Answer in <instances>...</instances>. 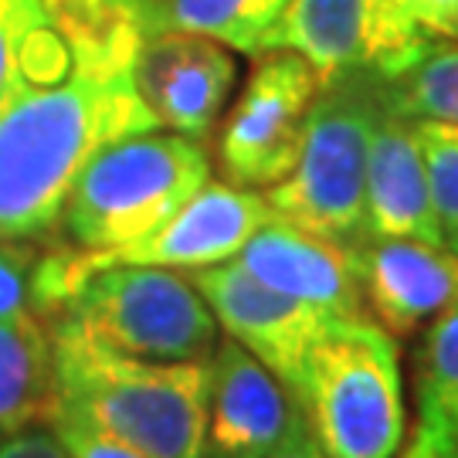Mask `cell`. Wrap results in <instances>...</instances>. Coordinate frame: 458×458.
Returning <instances> with one entry per match:
<instances>
[{
  "label": "cell",
  "instance_id": "cell-1",
  "mask_svg": "<svg viewBox=\"0 0 458 458\" xmlns=\"http://www.w3.org/2000/svg\"><path fill=\"white\" fill-rule=\"evenodd\" d=\"M149 34L143 0H96L72 65L0 113V238L58 225L82 170L132 132L164 130L136 82Z\"/></svg>",
  "mask_w": 458,
  "mask_h": 458
},
{
  "label": "cell",
  "instance_id": "cell-2",
  "mask_svg": "<svg viewBox=\"0 0 458 458\" xmlns=\"http://www.w3.org/2000/svg\"><path fill=\"white\" fill-rule=\"evenodd\" d=\"M51 414L98 428L153 458H204L211 360L130 357L65 316L51 329Z\"/></svg>",
  "mask_w": 458,
  "mask_h": 458
},
{
  "label": "cell",
  "instance_id": "cell-3",
  "mask_svg": "<svg viewBox=\"0 0 458 458\" xmlns=\"http://www.w3.org/2000/svg\"><path fill=\"white\" fill-rule=\"evenodd\" d=\"M327 458H394L404 438L397 350L367 316H333L295 391Z\"/></svg>",
  "mask_w": 458,
  "mask_h": 458
},
{
  "label": "cell",
  "instance_id": "cell-4",
  "mask_svg": "<svg viewBox=\"0 0 458 458\" xmlns=\"http://www.w3.org/2000/svg\"><path fill=\"white\" fill-rule=\"evenodd\" d=\"M380 106L377 75L319 82L295 166L265 194L276 217L357 245L367 234V153Z\"/></svg>",
  "mask_w": 458,
  "mask_h": 458
},
{
  "label": "cell",
  "instance_id": "cell-5",
  "mask_svg": "<svg viewBox=\"0 0 458 458\" xmlns=\"http://www.w3.org/2000/svg\"><path fill=\"white\" fill-rule=\"evenodd\" d=\"M211 181L208 153L181 132H132L82 170L65 200V228L85 251H109L166 225Z\"/></svg>",
  "mask_w": 458,
  "mask_h": 458
},
{
  "label": "cell",
  "instance_id": "cell-6",
  "mask_svg": "<svg viewBox=\"0 0 458 458\" xmlns=\"http://www.w3.org/2000/svg\"><path fill=\"white\" fill-rule=\"evenodd\" d=\"M58 316L143 360L208 363L217 350V319L194 282L153 265L85 272L72 282Z\"/></svg>",
  "mask_w": 458,
  "mask_h": 458
},
{
  "label": "cell",
  "instance_id": "cell-7",
  "mask_svg": "<svg viewBox=\"0 0 458 458\" xmlns=\"http://www.w3.org/2000/svg\"><path fill=\"white\" fill-rule=\"evenodd\" d=\"M272 217L268 200L238 183H204L166 225L147 238L109 251H58L34 265L31 306L58 312L72 282L106 265H153V268H204L231 262L245 242Z\"/></svg>",
  "mask_w": 458,
  "mask_h": 458
},
{
  "label": "cell",
  "instance_id": "cell-8",
  "mask_svg": "<svg viewBox=\"0 0 458 458\" xmlns=\"http://www.w3.org/2000/svg\"><path fill=\"white\" fill-rule=\"evenodd\" d=\"M431 34L418 28L397 0H289L265 51H295L319 82L346 75L394 79L411 68Z\"/></svg>",
  "mask_w": 458,
  "mask_h": 458
},
{
  "label": "cell",
  "instance_id": "cell-9",
  "mask_svg": "<svg viewBox=\"0 0 458 458\" xmlns=\"http://www.w3.org/2000/svg\"><path fill=\"white\" fill-rule=\"evenodd\" d=\"M268 55V51H265ZM319 79L295 51L268 55L221 130L217 157L238 187H272L295 166Z\"/></svg>",
  "mask_w": 458,
  "mask_h": 458
},
{
  "label": "cell",
  "instance_id": "cell-10",
  "mask_svg": "<svg viewBox=\"0 0 458 458\" xmlns=\"http://www.w3.org/2000/svg\"><path fill=\"white\" fill-rule=\"evenodd\" d=\"M191 282L231 340L265 363L289 391H299L306 357L329 327L333 312L265 285L234 259L194 268Z\"/></svg>",
  "mask_w": 458,
  "mask_h": 458
},
{
  "label": "cell",
  "instance_id": "cell-11",
  "mask_svg": "<svg viewBox=\"0 0 458 458\" xmlns=\"http://www.w3.org/2000/svg\"><path fill=\"white\" fill-rule=\"evenodd\" d=\"M136 82L160 126L200 140L225 109L234 85V58L221 41L164 28L147 34L136 62Z\"/></svg>",
  "mask_w": 458,
  "mask_h": 458
},
{
  "label": "cell",
  "instance_id": "cell-12",
  "mask_svg": "<svg viewBox=\"0 0 458 458\" xmlns=\"http://www.w3.org/2000/svg\"><path fill=\"white\" fill-rule=\"evenodd\" d=\"M293 411L282 380L265 363L231 336L217 344L211 357L204 458H272Z\"/></svg>",
  "mask_w": 458,
  "mask_h": 458
},
{
  "label": "cell",
  "instance_id": "cell-13",
  "mask_svg": "<svg viewBox=\"0 0 458 458\" xmlns=\"http://www.w3.org/2000/svg\"><path fill=\"white\" fill-rule=\"evenodd\" d=\"M360 289L384 329L411 333L458 306V251L414 238L363 234L350 245Z\"/></svg>",
  "mask_w": 458,
  "mask_h": 458
},
{
  "label": "cell",
  "instance_id": "cell-14",
  "mask_svg": "<svg viewBox=\"0 0 458 458\" xmlns=\"http://www.w3.org/2000/svg\"><path fill=\"white\" fill-rule=\"evenodd\" d=\"M234 262L293 299L333 316H360L363 289L350 245L319 238L272 214L234 255Z\"/></svg>",
  "mask_w": 458,
  "mask_h": 458
},
{
  "label": "cell",
  "instance_id": "cell-15",
  "mask_svg": "<svg viewBox=\"0 0 458 458\" xmlns=\"http://www.w3.org/2000/svg\"><path fill=\"white\" fill-rule=\"evenodd\" d=\"M367 234L445 245L418 123L394 113L380 96L367 153Z\"/></svg>",
  "mask_w": 458,
  "mask_h": 458
},
{
  "label": "cell",
  "instance_id": "cell-16",
  "mask_svg": "<svg viewBox=\"0 0 458 458\" xmlns=\"http://www.w3.org/2000/svg\"><path fill=\"white\" fill-rule=\"evenodd\" d=\"M92 4L96 0H0V113L72 65Z\"/></svg>",
  "mask_w": 458,
  "mask_h": 458
},
{
  "label": "cell",
  "instance_id": "cell-17",
  "mask_svg": "<svg viewBox=\"0 0 458 458\" xmlns=\"http://www.w3.org/2000/svg\"><path fill=\"white\" fill-rule=\"evenodd\" d=\"M418 425L404 458H458V306L445 310L414 367Z\"/></svg>",
  "mask_w": 458,
  "mask_h": 458
},
{
  "label": "cell",
  "instance_id": "cell-18",
  "mask_svg": "<svg viewBox=\"0 0 458 458\" xmlns=\"http://www.w3.org/2000/svg\"><path fill=\"white\" fill-rule=\"evenodd\" d=\"M55 404L51 336L31 310L0 316V431L14 435L31 421H48Z\"/></svg>",
  "mask_w": 458,
  "mask_h": 458
},
{
  "label": "cell",
  "instance_id": "cell-19",
  "mask_svg": "<svg viewBox=\"0 0 458 458\" xmlns=\"http://www.w3.org/2000/svg\"><path fill=\"white\" fill-rule=\"evenodd\" d=\"M380 96L394 113L458 126V41H435L394 79H380Z\"/></svg>",
  "mask_w": 458,
  "mask_h": 458
},
{
  "label": "cell",
  "instance_id": "cell-20",
  "mask_svg": "<svg viewBox=\"0 0 458 458\" xmlns=\"http://www.w3.org/2000/svg\"><path fill=\"white\" fill-rule=\"evenodd\" d=\"M289 0H166L170 28L204 34L225 48L262 55L265 38L276 28Z\"/></svg>",
  "mask_w": 458,
  "mask_h": 458
},
{
  "label": "cell",
  "instance_id": "cell-21",
  "mask_svg": "<svg viewBox=\"0 0 458 458\" xmlns=\"http://www.w3.org/2000/svg\"><path fill=\"white\" fill-rule=\"evenodd\" d=\"M425 149L428 187L445 248L458 251V126L414 119Z\"/></svg>",
  "mask_w": 458,
  "mask_h": 458
},
{
  "label": "cell",
  "instance_id": "cell-22",
  "mask_svg": "<svg viewBox=\"0 0 458 458\" xmlns=\"http://www.w3.org/2000/svg\"><path fill=\"white\" fill-rule=\"evenodd\" d=\"M48 425L72 452V458H153L140 448H132V445L113 438V435H106V431H98V428L65 418V414H51Z\"/></svg>",
  "mask_w": 458,
  "mask_h": 458
},
{
  "label": "cell",
  "instance_id": "cell-23",
  "mask_svg": "<svg viewBox=\"0 0 458 458\" xmlns=\"http://www.w3.org/2000/svg\"><path fill=\"white\" fill-rule=\"evenodd\" d=\"M31 248L0 245V316H17L31 310V282H34Z\"/></svg>",
  "mask_w": 458,
  "mask_h": 458
},
{
  "label": "cell",
  "instance_id": "cell-24",
  "mask_svg": "<svg viewBox=\"0 0 458 458\" xmlns=\"http://www.w3.org/2000/svg\"><path fill=\"white\" fill-rule=\"evenodd\" d=\"M397 4L431 38L458 41V0H397Z\"/></svg>",
  "mask_w": 458,
  "mask_h": 458
},
{
  "label": "cell",
  "instance_id": "cell-25",
  "mask_svg": "<svg viewBox=\"0 0 458 458\" xmlns=\"http://www.w3.org/2000/svg\"><path fill=\"white\" fill-rule=\"evenodd\" d=\"M0 458H72V452L62 445L55 431L21 428L14 435H7V442L0 445Z\"/></svg>",
  "mask_w": 458,
  "mask_h": 458
},
{
  "label": "cell",
  "instance_id": "cell-26",
  "mask_svg": "<svg viewBox=\"0 0 458 458\" xmlns=\"http://www.w3.org/2000/svg\"><path fill=\"white\" fill-rule=\"evenodd\" d=\"M272 458H327L323 455V448H319L316 438H312L310 425H306V418H302V411L299 408L293 411V421H289V428H285V438L278 442Z\"/></svg>",
  "mask_w": 458,
  "mask_h": 458
}]
</instances>
